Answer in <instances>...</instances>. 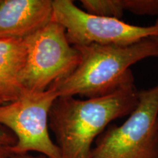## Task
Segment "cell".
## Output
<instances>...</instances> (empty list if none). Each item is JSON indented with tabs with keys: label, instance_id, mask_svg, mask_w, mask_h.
Segmentation results:
<instances>
[{
	"label": "cell",
	"instance_id": "obj_11",
	"mask_svg": "<svg viewBox=\"0 0 158 158\" xmlns=\"http://www.w3.org/2000/svg\"><path fill=\"white\" fill-rule=\"evenodd\" d=\"M16 143V138L7 128L0 126V158H12V147Z\"/></svg>",
	"mask_w": 158,
	"mask_h": 158
},
{
	"label": "cell",
	"instance_id": "obj_1",
	"mask_svg": "<svg viewBox=\"0 0 158 158\" xmlns=\"http://www.w3.org/2000/svg\"><path fill=\"white\" fill-rule=\"evenodd\" d=\"M138 102L135 83L100 98H57L49 113V129L54 134L61 158H90L97 138L110 122L129 116Z\"/></svg>",
	"mask_w": 158,
	"mask_h": 158
},
{
	"label": "cell",
	"instance_id": "obj_4",
	"mask_svg": "<svg viewBox=\"0 0 158 158\" xmlns=\"http://www.w3.org/2000/svg\"><path fill=\"white\" fill-rule=\"evenodd\" d=\"M23 40L27 49L22 75L25 91H46L72 73L81 61L80 52L68 41L64 28L54 20Z\"/></svg>",
	"mask_w": 158,
	"mask_h": 158
},
{
	"label": "cell",
	"instance_id": "obj_9",
	"mask_svg": "<svg viewBox=\"0 0 158 158\" xmlns=\"http://www.w3.org/2000/svg\"><path fill=\"white\" fill-rule=\"evenodd\" d=\"M83 10L91 15L121 20L124 10L122 0H81Z\"/></svg>",
	"mask_w": 158,
	"mask_h": 158
},
{
	"label": "cell",
	"instance_id": "obj_3",
	"mask_svg": "<svg viewBox=\"0 0 158 158\" xmlns=\"http://www.w3.org/2000/svg\"><path fill=\"white\" fill-rule=\"evenodd\" d=\"M90 158H158V83L138 90L135 110L97 138Z\"/></svg>",
	"mask_w": 158,
	"mask_h": 158
},
{
	"label": "cell",
	"instance_id": "obj_6",
	"mask_svg": "<svg viewBox=\"0 0 158 158\" xmlns=\"http://www.w3.org/2000/svg\"><path fill=\"white\" fill-rule=\"evenodd\" d=\"M53 20L64 27L73 46L129 45L147 37H158V18L151 26L132 25L119 19L91 15L73 0H53Z\"/></svg>",
	"mask_w": 158,
	"mask_h": 158
},
{
	"label": "cell",
	"instance_id": "obj_10",
	"mask_svg": "<svg viewBox=\"0 0 158 158\" xmlns=\"http://www.w3.org/2000/svg\"><path fill=\"white\" fill-rule=\"evenodd\" d=\"M124 11L138 15H158V0H122Z\"/></svg>",
	"mask_w": 158,
	"mask_h": 158
},
{
	"label": "cell",
	"instance_id": "obj_7",
	"mask_svg": "<svg viewBox=\"0 0 158 158\" xmlns=\"http://www.w3.org/2000/svg\"><path fill=\"white\" fill-rule=\"evenodd\" d=\"M53 0H0V40H23L53 20Z\"/></svg>",
	"mask_w": 158,
	"mask_h": 158
},
{
	"label": "cell",
	"instance_id": "obj_8",
	"mask_svg": "<svg viewBox=\"0 0 158 158\" xmlns=\"http://www.w3.org/2000/svg\"><path fill=\"white\" fill-rule=\"evenodd\" d=\"M27 49L23 40H0V104L17 100L22 84Z\"/></svg>",
	"mask_w": 158,
	"mask_h": 158
},
{
	"label": "cell",
	"instance_id": "obj_12",
	"mask_svg": "<svg viewBox=\"0 0 158 158\" xmlns=\"http://www.w3.org/2000/svg\"><path fill=\"white\" fill-rule=\"evenodd\" d=\"M12 158H46L43 155H40V156H33L27 154V155H15L13 156Z\"/></svg>",
	"mask_w": 158,
	"mask_h": 158
},
{
	"label": "cell",
	"instance_id": "obj_2",
	"mask_svg": "<svg viewBox=\"0 0 158 158\" xmlns=\"http://www.w3.org/2000/svg\"><path fill=\"white\" fill-rule=\"evenodd\" d=\"M81 61L72 73L51 87L59 97L89 99L103 97L135 82L130 67L158 57V37H147L129 45L92 44L75 46Z\"/></svg>",
	"mask_w": 158,
	"mask_h": 158
},
{
	"label": "cell",
	"instance_id": "obj_5",
	"mask_svg": "<svg viewBox=\"0 0 158 158\" xmlns=\"http://www.w3.org/2000/svg\"><path fill=\"white\" fill-rule=\"evenodd\" d=\"M57 98L56 91L50 87L40 92L25 91L14 101L0 104V126L16 138L13 156L35 152L46 158H61L49 131V113Z\"/></svg>",
	"mask_w": 158,
	"mask_h": 158
}]
</instances>
